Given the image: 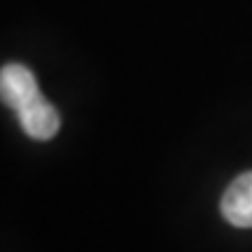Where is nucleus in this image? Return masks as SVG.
<instances>
[{
    "label": "nucleus",
    "mask_w": 252,
    "mask_h": 252,
    "mask_svg": "<svg viewBox=\"0 0 252 252\" xmlns=\"http://www.w3.org/2000/svg\"><path fill=\"white\" fill-rule=\"evenodd\" d=\"M42 96L35 75L21 63H7L0 68V100L14 112L28 108Z\"/></svg>",
    "instance_id": "obj_1"
},
{
    "label": "nucleus",
    "mask_w": 252,
    "mask_h": 252,
    "mask_svg": "<svg viewBox=\"0 0 252 252\" xmlns=\"http://www.w3.org/2000/svg\"><path fill=\"white\" fill-rule=\"evenodd\" d=\"M220 210L229 224L252 229V171L238 175L222 194Z\"/></svg>",
    "instance_id": "obj_2"
},
{
    "label": "nucleus",
    "mask_w": 252,
    "mask_h": 252,
    "mask_svg": "<svg viewBox=\"0 0 252 252\" xmlns=\"http://www.w3.org/2000/svg\"><path fill=\"white\" fill-rule=\"evenodd\" d=\"M17 117L21 128H24V133L28 138H33V140H52L59 133V128H61V117H59L56 108L45 96H40L28 108L19 110Z\"/></svg>",
    "instance_id": "obj_3"
}]
</instances>
